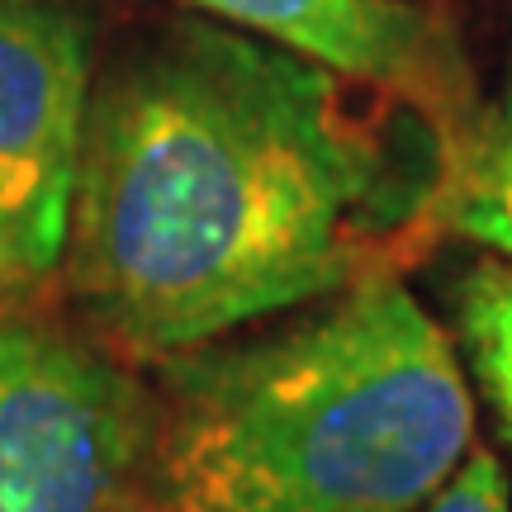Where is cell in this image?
Listing matches in <instances>:
<instances>
[{
  "mask_svg": "<svg viewBox=\"0 0 512 512\" xmlns=\"http://www.w3.org/2000/svg\"><path fill=\"white\" fill-rule=\"evenodd\" d=\"M437 223L512 261V53L494 100H484L460 138Z\"/></svg>",
  "mask_w": 512,
  "mask_h": 512,
  "instance_id": "8992f818",
  "label": "cell"
},
{
  "mask_svg": "<svg viewBox=\"0 0 512 512\" xmlns=\"http://www.w3.org/2000/svg\"><path fill=\"white\" fill-rule=\"evenodd\" d=\"M475 451L451 337L370 271L252 342L166 356L162 512H422Z\"/></svg>",
  "mask_w": 512,
  "mask_h": 512,
  "instance_id": "7a4b0ae2",
  "label": "cell"
},
{
  "mask_svg": "<svg viewBox=\"0 0 512 512\" xmlns=\"http://www.w3.org/2000/svg\"><path fill=\"white\" fill-rule=\"evenodd\" d=\"M91 91L81 5L0 0V223L24 280L62 261Z\"/></svg>",
  "mask_w": 512,
  "mask_h": 512,
  "instance_id": "277c9868",
  "label": "cell"
},
{
  "mask_svg": "<svg viewBox=\"0 0 512 512\" xmlns=\"http://www.w3.org/2000/svg\"><path fill=\"white\" fill-rule=\"evenodd\" d=\"M157 403L110 351L0 313V512H128Z\"/></svg>",
  "mask_w": 512,
  "mask_h": 512,
  "instance_id": "3957f363",
  "label": "cell"
},
{
  "mask_svg": "<svg viewBox=\"0 0 512 512\" xmlns=\"http://www.w3.org/2000/svg\"><path fill=\"white\" fill-rule=\"evenodd\" d=\"M422 512H512L508 479H503V465L494 460V451H479L475 446L465 456V465L451 475V484Z\"/></svg>",
  "mask_w": 512,
  "mask_h": 512,
  "instance_id": "ba28073f",
  "label": "cell"
},
{
  "mask_svg": "<svg viewBox=\"0 0 512 512\" xmlns=\"http://www.w3.org/2000/svg\"><path fill=\"white\" fill-rule=\"evenodd\" d=\"M209 19L271 38L422 110L451 143L475 119V76L456 34L422 0H190Z\"/></svg>",
  "mask_w": 512,
  "mask_h": 512,
  "instance_id": "5b68a950",
  "label": "cell"
},
{
  "mask_svg": "<svg viewBox=\"0 0 512 512\" xmlns=\"http://www.w3.org/2000/svg\"><path fill=\"white\" fill-rule=\"evenodd\" d=\"M15 280H24V266H19L15 242H10L5 223H0V290H5V285H15Z\"/></svg>",
  "mask_w": 512,
  "mask_h": 512,
  "instance_id": "9c48e42d",
  "label": "cell"
},
{
  "mask_svg": "<svg viewBox=\"0 0 512 512\" xmlns=\"http://www.w3.org/2000/svg\"><path fill=\"white\" fill-rule=\"evenodd\" d=\"M432 119L223 19H176L91 91L67 290L114 347L181 356L384 271L437 223Z\"/></svg>",
  "mask_w": 512,
  "mask_h": 512,
  "instance_id": "6da1fadb",
  "label": "cell"
},
{
  "mask_svg": "<svg viewBox=\"0 0 512 512\" xmlns=\"http://www.w3.org/2000/svg\"><path fill=\"white\" fill-rule=\"evenodd\" d=\"M460 337L512 437V261H484L460 285Z\"/></svg>",
  "mask_w": 512,
  "mask_h": 512,
  "instance_id": "52a82bcc",
  "label": "cell"
}]
</instances>
